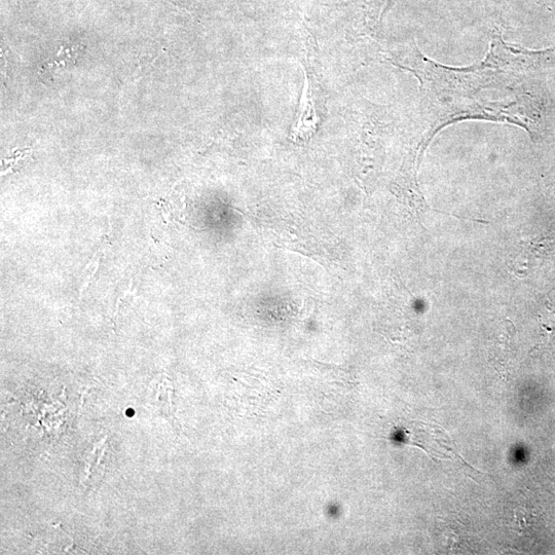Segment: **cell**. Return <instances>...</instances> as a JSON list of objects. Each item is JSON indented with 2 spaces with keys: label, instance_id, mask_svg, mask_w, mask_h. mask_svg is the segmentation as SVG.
Masks as SVG:
<instances>
[{
  "label": "cell",
  "instance_id": "1",
  "mask_svg": "<svg viewBox=\"0 0 555 555\" xmlns=\"http://www.w3.org/2000/svg\"><path fill=\"white\" fill-rule=\"evenodd\" d=\"M319 118L316 114L314 101L306 74L305 88L301 101L300 117L292 128L294 138H309L318 127Z\"/></svg>",
  "mask_w": 555,
  "mask_h": 555
},
{
  "label": "cell",
  "instance_id": "2",
  "mask_svg": "<svg viewBox=\"0 0 555 555\" xmlns=\"http://www.w3.org/2000/svg\"><path fill=\"white\" fill-rule=\"evenodd\" d=\"M99 265H100V257L97 258L96 266L94 267L92 274L88 277L87 281L84 283V285H83V287L80 291V299H82V296L84 295L85 290L88 288L90 282L92 281V279L96 275V273L99 269Z\"/></svg>",
  "mask_w": 555,
  "mask_h": 555
}]
</instances>
